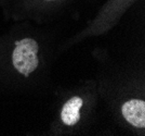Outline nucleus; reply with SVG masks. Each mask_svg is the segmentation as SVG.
Segmentation results:
<instances>
[{
  "label": "nucleus",
  "instance_id": "obj_2",
  "mask_svg": "<svg viewBox=\"0 0 145 136\" xmlns=\"http://www.w3.org/2000/svg\"><path fill=\"white\" fill-rule=\"evenodd\" d=\"M123 118L135 127H145V102L139 99L126 101L121 107Z\"/></svg>",
  "mask_w": 145,
  "mask_h": 136
},
{
  "label": "nucleus",
  "instance_id": "obj_1",
  "mask_svg": "<svg viewBox=\"0 0 145 136\" xmlns=\"http://www.w3.org/2000/svg\"><path fill=\"white\" fill-rule=\"evenodd\" d=\"M15 48L13 50L12 62L14 68L24 76L34 72L39 64L38 60V44L33 38H24L15 42Z\"/></svg>",
  "mask_w": 145,
  "mask_h": 136
},
{
  "label": "nucleus",
  "instance_id": "obj_3",
  "mask_svg": "<svg viewBox=\"0 0 145 136\" xmlns=\"http://www.w3.org/2000/svg\"><path fill=\"white\" fill-rule=\"evenodd\" d=\"M82 106V99L80 97H72L66 104L64 105L62 112H61V119L66 125H75L80 119L79 110Z\"/></svg>",
  "mask_w": 145,
  "mask_h": 136
}]
</instances>
